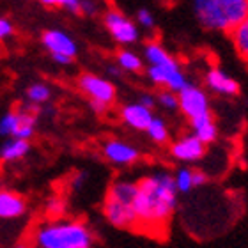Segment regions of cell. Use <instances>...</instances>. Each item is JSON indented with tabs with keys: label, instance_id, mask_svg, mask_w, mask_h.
Returning a JSON list of instances; mask_svg holds the SVG:
<instances>
[{
	"label": "cell",
	"instance_id": "cell-7",
	"mask_svg": "<svg viewBox=\"0 0 248 248\" xmlns=\"http://www.w3.org/2000/svg\"><path fill=\"white\" fill-rule=\"evenodd\" d=\"M41 45L45 46L53 62H57L61 66H69L73 64L75 57L78 53V45L67 32L61 29H48L43 32Z\"/></svg>",
	"mask_w": 248,
	"mask_h": 248
},
{
	"label": "cell",
	"instance_id": "cell-21",
	"mask_svg": "<svg viewBox=\"0 0 248 248\" xmlns=\"http://www.w3.org/2000/svg\"><path fill=\"white\" fill-rule=\"evenodd\" d=\"M27 99L31 101L32 105H46L50 99H52V89H50V85H46V83L43 82H36L32 83V85H29V89H27Z\"/></svg>",
	"mask_w": 248,
	"mask_h": 248
},
{
	"label": "cell",
	"instance_id": "cell-23",
	"mask_svg": "<svg viewBox=\"0 0 248 248\" xmlns=\"http://www.w3.org/2000/svg\"><path fill=\"white\" fill-rule=\"evenodd\" d=\"M174 181H176V188L179 193H188L191 191L193 186V170L191 169H179L174 174Z\"/></svg>",
	"mask_w": 248,
	"mask_h": 248
},
{
	"label": "cell",
	"instance_id": "cell-16",
	"mask_svg": "<svg viewBox=\"0 0 248 248\" xmlns=\"http://www.w3.org/2000/svg\"><path fill=\"white\" fill-rule=\"evenodd\" d=\"M190 123V128H191V133L197 135L199 139L204 142L206 145L213 144V142H217L218 139V124L213 117V114H204L201 117H197V119H191L188 121Z\"/></svg>",
	"mask_w": 248,
	"mask_h": 248
},
{
	"label": "cell",
	"instance_id": "cell-24",
	"mask_svg": "<svg viewBox=\"0 0 248 248\" xmlns=\"http://www.w3.org/2000/svg\"><path fill=\"white\" fill-rule=\"evenodd\" d=\"M67 211V202L64 197H50L46 202V217L48 218H62Z\"/></svg>",
	"mask_w": 248,
	"mask_h": 248
},
{
	"label": "cell",
	"instance_id": "cell-26",
	"mask_svg": "<svg viewBox=\"0 0 248 248\" xmlns=\"http://www.w3.org/2000/svg\"><path fill=\"white\" fill-rule=\"evenodd\" d=\"M137 20H139V25L142 27V29H147V31L155 29V25H156L155 16H153V13H151L149 9H139Z\"/></svg>",
	"mask_w": 248,
	"mask_h": 248
},
{
	"label": "cell",
	"instance_id": "cell-33",
	"mask_svg": "<svg viewBox=\"0 0 248 248\" xmlns=\"http://www.w3.org/2000/svg\"><path fill=\"white\" fill-rule=\"evenodd\" d=\"M2 59H4V48H2V45H0V62H2Z\"/></svg>",
	"mask_w": 248,
	"mask_h": 248
},
{
	"label": "cell",
	"instance_id": "cell-15",
	"mask_svg": "<svg viewBox=\"0 0 248 248\" xmlns=\"http://www.w3.org/2000/svg\"><path fill=\"white\" fill-rule=\"evenodd\" d=\"M27 213V201L20 193L0 190V220H16Z\"/></svg>",
	"mask_w": 248,
	"mask_h": 248
},
{
	"label": "cell",
	"instance_id": "cell-27",
	"mask_svg": "<svg viewBox=\"0 0 248 248\" xmlns=\"http://www.w3.org/2000/svg\"><path fill=\"white\" fill-rule=\"evenodd\" d=\"M80 15L89 18L99 15V0H80Z\"/></svg>",
	"mask_w": 248,
	"mask_h": 248
},
{
	"label": "cell",
	"instance_id": "cell-9",
	"mask_svg": "<svg viewBox=\"0 0 248 248\" xmlns=\"http://www.w3.org/2000/svg\"><path fill=\"white\" fill-rule=\"evenodd\" d=\"M78 91L87 96L89 101H101V103L112 105L115 103V98H117V91H115V85L110 80L103 77H98V75H93V73H83L82 77H78L77 80Z\"/></svg>",
	"mask_w": 248,
	"mask_h": 248
},
{
	"label": "cell",
	"instance_id": "cell-18",
	"mask_svg": "<svg viewBox=\"0 0 248 248\" xmlns=\"http://www.w3.org/2000/svg\"><path fill=\"white\" fill-rule=\"evenodd\" d=\"M229 37L234 46V52L238 53L241 61L248 64V16L229 32Z\"/></svg>",
	"mask_w": 248,
	"mask_h": 248
},
{
	"label": "cell",
	"instance_id": "cell-30",
	"mask_svg": "<svg viewBox=\"0 0 248 248\" xmlns=\"http://www.w3.org/2000/svg\"><path fill=\"white\" fill-rule=\"evenodd\" d=\"M89 107H91V110H93L96 115H105L110 108H112V107L101 103V101H89Z\"/></svg>",
	"mask_w": 248,
	"mask_h": 248
},
{
	"label": "cell",
	"instance_id": "cell-20",
	"mask_svg": "<svg viewBox=\"0 0 248 248\" xmlns=\"http://www.w3.org/2000/svg\"><path fill=\"white\" fill-rule=\"evenodd\" d=\"M145 133H147V137L158 145L167 144L169 139H170V131H169L167 123L161 119V117H156V115L149 123V126H147V129H145Z\"/></svg>",
	"mask_w": 248,
	"mask_h": 248
},
{
	"label": "cell",
	"instance_id": "cell-12",
	"mask_svg": "<svg viewBox=\"0 0 248 248\" xmlns=\"http://www.w3.org/2000/svg\"><path fill=\"white\" fill-rule=\"evenodd\" d=\"M101 153H103L105 160L108 161V163H114V165H119V167L133 165L140 158L139 149H135L131 144L119 139L107 140L103 144V147H101Z\"/></svg>",
	"mask_w": 248,
	"mask_h": 248
},
{
	"label": "cell",
	"instance_id": "cell-28",
	"mask_svg": "<svg viewBox=\"0 0 248 248\" xmlns=\"http://www.w3.org/2000/svg\"><path fill=\"white\" fill-rule=\"evenodd\" d=\"M13 36H15V25H13V21L9 18H5V16H0V43L7 41Z\"/></svg>",
	"mask_w": 248,
	"mask_h": 248
},
{
	"label": "cell",
	"instance_id": "cell-11",
	"mask_svg": "<svg viewBox=\"0 0 248 248\" xmlns=\"http://www.w3.org/2000/svg\"><path fill=\"white\" fill-rule=\"evenodd\" d=\"M170 155L174 160L193 163V161H199L204 158L206 144L193 133L183 135L170 144Z\"/></svg>",
	"mask_w": 248,
	"mask_h": 248
},
{
	"label": "cell",
	"instance_id": "cell-25",
	"mask_svg": "<svg viewBox=\"0 0 248 248\" xmlns=\"http://www.w3.org/2000/svg\"><path fill=\"white\" fill-rule=\"evenodd\" d=\"M45 7L52 9H64L69 11L73 15H80V0H37Z\"/></svg>",
	"mask_w": 248,
	"mask_h": 248
},
{
	"label": "cell",
	"instance_id": "cell-2",
	"mask_svg": "<svg viewBox=\"0 0 248 248\" xmlns=\"http://www.w3.org/2000/svg\"><path fill=\"white\" fill-rule=\"evenodd\" d=\"M96 241L93 229L77 218H48L34 225L29 243L37 248H91Z\"/></svg>",
	"mask_w": 248,
	"mask_h": 248
},
{
	"label": "cell",
	"instance_id": "cell-31",
	"mask_svg": "<svg viewBox=\"0 0 248 248\" xmlns=\"http://www.w3.org/2000/svg\"><path fill=\"white\" fill-rule=\"evenodd\" d=\"M207 181H209V177H207L206 172L193 170V186H195V188H199V186H204Z\"/></svg>",
	"mask_w": 248,
	"mask_h": 248
},
{
	"label": "cell",
	"instance_id": "cell-6",
	"mask_svg": "<svg viewBox=\"0 0 248 248\" xmlns=\"http://www.w3.org/2000/svg\"><path fill=\"white\" fill-rule=\"evenodd\" d=\"M39 108H41L39 105L29 103L27 107H16L7 110L0 117V135L31 140L36 135Z\"/></svg>",
	"mask_w": 248,
	"mask_h": 248
},
{
	"label": "cell",
	"instance_id": "cell-10",
	"mask_svg": "<svg viewBox=\"0 0 248 248\" xmlns=\"http://www.w3.org/2000/svg\"><path fill=\"white\" fill-rule=\"evenodd\" d=\"M177 96H179V110H181V114L188 121L197 119V117L211 112V105H209L207 93L202 87L195 85V83L188 82L177 93Z\"/></svg>",
	"mask_w": 248,
	"mask_h": 248
},
{
	"label": "cell",
	"instance_id": "cell-8",
	"mask_svg": "<svg viewBox=\"0 0 248 248\" xmlns=\"http://www.w3.org/2000/svg\"><path fill=\"white\" fill-rule=\"evenodd\" d=\"M103 25L107 29L112 39L119 43L121 46H131L135 43H139L140 32L139 27L133 20H129L128 16L121 13L119 9L108 7L103 13Z\"/></svg>",
	"mask_w": 248,
	"mask_h": 248
},
{
	"label": "cell",
	"instance_id": "cell-17",
	"mask_svg": "<svg viewBox=\"0 0 248 248\" xmlns=\"http://www.w3.org/2000/svg\"><path fill=\"white\" fill-rule=\"evenodd\" d=\"M31 140L27 139H18V137H7L4 145L0 147V161L4 163H13L21 158H25L31 153Z\"/></svg>",
	"mask_w": 248,
	"mask_h": 248
},
{
	"label": "cell",
	"instance_id": "cell-13",
	"mask_svg": "<svg viewBox=\"0 0 248 248\" xmlns=\"http://www.w3.org/2000/svg\"><path fill=\"white\" fill-rule=\"evenodd\" d=\"M204 83L211 93L218 94V96L232 98L239 94V83L220 67H209L204 75Z\"/></svg>",
	"mask_w": 248,
	"mask_h": 248
},
{
	"label": "cell",
	"instance_id": "cell-19",
	"mask_svg": "<svg viewBox=\"0 0 248 248\" xmlns=\"http://www.w3.org/2000/svg\"><path fill=\"white\" fill-rule=\"evenodd\" d=\"M144 59L140 57L139 53L129 50V48H121L119 52L115 53V64L128 73H140L144 71Z\"/></svg>",
	"mask_w": 248,
	"mask_h": 248
},
{
	"label": "cell",
	"instance_id": "cell-3",
	"mask_svg": "<svg viewBox=\"0 0 248 248\" xmlns=\"http://www.w3.org/2000/svg\"><path fill=\"white\" fill-rule=\"evenodd\" d=\"M193 15L204 31L229 34L248 16V0H193Z\"/></svg>",
	"mask_w": 248,
	"mask_h": 248
},
{
	"label": "cell",
	"instance_id": "cell-14",
	"mask_svg": "<svg viewBox=\"0 0 248 248\" xmlns=\"http://www.w3.org/2000/svg\"><path fill=\"white\" fill-rule=\"evenodd\" d=\"M119 117L126 126H129L131 129H137V131H145L149 123L153 121L155 114L153 110L147 108L145 105H142L140 101L137 103H128L123 105L119 108Z\"/></svg>",
	"mask_w": 248,
	"mask_h": 248
},
{
	"label": "cell",
	"instance_id": "cell-1",
	"mask_svg": "<svg viewBox=\"0 0 248 248\" xmlns=\"http://www.w3.org/2000/svg\"><path fill=\"white\" fill-rule=\"evenodd\" d=\"M177 195L174 176L167 170L153 172L137 181L135 211L137 227L135 232L145 234L149 238L163 239L169 231L177 207Z\"/></svg>",
	"mask_w": 248,
	"mask_h": 248
},
{
	"label": "cell",
	"instance_id": "cell-29",
	"mask_svg": "<svg viewBox=\"0 0 248 248\" xmlns=\"http://www.w3.org/2000/svg\"><path fill=\"white\" fill-rule=\"evenodd\" d=\"M139 101L142 105H145V107H147V108H151V110H155V107L158 105V101H156V94H153V93H142V94H140Z\"/></svg>",
	"mask_w": 248,
	"mask_h": 248
},
{
	"label": "cell",
	"instance_id": "cell-22",
	"mask_svg": "<svg viewBox=\"0 0 248 248\" xmlns=\"http://www.w3.org/2000/svg\"><path fill=\"white\" fill-rule=\"evenodd\" d=\"M156 101L161 108L165 110H179V96H177L176 91H170V89H160L156 93Z\"/></svg>",
	"mask_w": 248,
	"mask_h": 248
},
{
	"label": "cell",
	"instance_id": "cell-32",
	"mask_svg": "<svg viewBox=\"0 0 248 248\" xmlns=\"http://www.w3.org/2000/svg\"><path fill=\"white\" fill-rule=\"evenodd\" d=\"M108 73H112V77L119 78L121 75H123V69H121V67L117 66V64H115V66H110L108 67Z\"/></svg>",
	"mask_w": 248,
	"mask_h": 248
},
{
	"label": "cell",
	"instance_id": "cell-5",
	"mask_svg": "<svg viewBox=\"0 0 248 248\" xmlns=\"http://www.w3.org/2000/svg\"><path fill=\"white\" fill-rule=\"evenodd\" d=\"M137 183L117 179L108 186L103 199V215L107 222L115 229L135 231L137 211H135Z\"/></svg>",
	"mask_w": 248,
	"mask_h": 248
},
{
	"label": "cell",
	"instance_id": "cell-4",
	"mask_svg": "<svg viewBox=\"0 0 248 248\" xmlns=\"http://www.w3.org/2000/svg\"><path fill=\"white\" fill-rule=\"evenodd\" d=\"M144 61L147 62L145 75L156 87L170 89V91L179 93L188 83V78L183 73L179 61L165 46H161L160 43L149 41L145 45Z\"/></svg>",
	"mask_w": 248,
	"mask_h": 248
}]
</instances>
